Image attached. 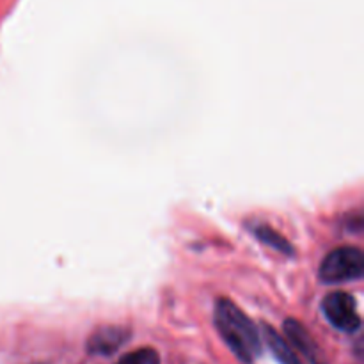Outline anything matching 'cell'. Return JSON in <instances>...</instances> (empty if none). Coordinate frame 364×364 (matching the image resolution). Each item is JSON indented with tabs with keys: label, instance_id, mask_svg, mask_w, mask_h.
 <instances>
[{
	"label": "cell",
	"instance_id": "obj_4",
	"mask_svg": "<svg viewBox=\"0 0 364 364\" xmlns=\"http://www.w3.org/2000/svg\"><path fill=\"white\" fill-rule=\"evenodd\" d=\"M284 333H287L288 340L294 345L295 350L301 352L306 359L311 364H327L326 355H323L322 348L318 347V343L315 341V338L306 331V327L302 326L299 320L288 318L284 322Z\"/></svg>",
	"mask_w": 364,
	"mask_h": 364
},
{
	"label": "cell",
	"instance_id": "obj_6",
	"mask_svg": "<svg viewBox=\"0 0 364 364\" xmlns=\"http://www.w3.org/2000/svg\"><path fill=\"white\" fill-rule=\"evenodd\" d=\"M262 333L263 338H265L267 347L270 348V352L276 358V361H279V364H304L299 359L297 352L291 348V345L284 338H281L274 327L263 326Z\"/></svg>",
	"mask_w": 364,
	"mask_h": 364
},
{
	"label": "cell",
	"instance_id": "obj_2",
	"mask_svg": "<svg viewBox=\"0 0 364 364\" xmlns=\"http://www.w3.org/2000/svg\"><path fill=\"white\" fill-rule=\"evenodd\" d=\"M364 270L363 252L359 247L343 245L326 256L320 265V281L326 284L345 283V281L361 279Z\"/></svg>",
	"mask_w": 364,
	"mask_h": 364
},
{
	"label": "cell",
	"instance_id": "obj_1",
	"mask_svg": "<svg viewBox=\"0 0 364 364\" xmlns=\"http://www.w3.org/2000/svg\"><path fill=\"white\" fill-rule=\"evenodd\" d=\"M215 327L242 363L252 364L262 355V338L255 323L238 306L228 299H219L215 304Z\"/></svg>",
	"mask_w": 364,
	"mask_h": 364
},
{
	"label": "cell",
	"instance_id": "obj_5",
	"mask_svg": "<svg viewBox=\"0 0 364 364\" xmlns=\"http://www.w3.org/2000/svg\"><path fill=\"white\" fill-rule=\"evenodd\" d=\"M130 338V331L124 327H102L96 333L91 334L87 341L89 354L96 355H110L116 350H119Z\"/></svg>",
	"mask_w": 364,
	"mask_h": 364
},
{
	"label": "cell",
	"instance_id": "obj_3",
	"mask_svg": "<svg viewBox=\"0 0 364 364\" xmlns=\"http://www.w3.org/2000/svg\"><path fill=\"white\" fill-rule=\"evenodd\" d=\"M322 311L331 326L343 333H355L361 329L358 302L347 291H334V294L327 295L322 302Z\"/></svg>",
	"mask_w": 364,
	"mask_h": 364
},
{
	"label": "cell",
	"instance_id": "obj_7",
	"mask_svg": "<svg viewBox=\"0 0 364 364\" xmlns=\"http://www.w3.org/2000/svg\"><path fill=\"white\" fill-rule=\"evenodd\" d=\"M255 233H256V237L259 238V240L265 242V244H269L270 247L277 249V251L287 252V255H291V252H294V247L288 244L287 238H283L279 233H276L272 228L259 226L258 230H255Z\"/></svg>",
	"mask_w": 364,
	"mask_h": 364
},
{
	"label": "cell",
	"instance_id": "obj_8",
	"mask_svg": "<svg viewBox=\"0 0 364 364\" xmlns=\"http://www.w3.org/2000/svg\"><path fill=\"white\" fill-rule=\"evenodd\" d=\"M117 364H160V358L153 348H139L124 355Z\"/></svg>",
	"mask_w": 364,
	"mask_h": 364
}]
</instances>
